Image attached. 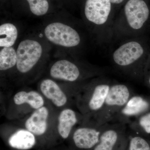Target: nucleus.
I'll list each match as a JSON object with an SVG mask.
<instances>
[{"mask_svg": "<svg viewBox=\"0 0 150 150\" xmlns=\"http://www.w3.org/2000/svg\"><path fill=\"white\" fill-rule=\"evenodd\" d=\"M112 84L108 81H97L81 88L76 101L84 121L94 120L102 110Z\"/></svg>", "mask_w": 150, "mask_h": 150, "instance_id": "nucleus-1", "label": "nucleus"}, {"mask_svg": "<svg viewBox=\"0 0 150 150\" xmlns=\"http://www.w3.org/2000/svg\"><path fill=\"white\" fill-rule=\"evenodd\" d=\"M48 51L44 41L38 38L31 36L23 39L16 48L17 73L21 76L32 73L45 61Z\"/></svg>", "mask_w": 150, "mask_h": 150, "instance_id": "nucleus-2", "label": "nucleus"}, {"mask_svg": "<svg viewBox=\"0 0 150 150\" xmlns=\"http://www.w3.org/2000/svg\"><path fill=\"white\" fill-rule=\"evenodd\" d=\"M134 95L126 85L112 83L102 110L93 121L100 124L111 122Z\"/></svg>", "mask_w": 150, "mask_h": 150, "instance_id": "nucleus-3", "label": "nucleus"}, {"mask_svg": "<svg viewBox=\"0 0 150 150\" xmlns=\"http://www.w3.org/2000/svg\"><path fill=\"white\" fill-rule=\"evenodd\" d=\"M43 35L48 43L65 50L77 47L81 42L80 35L76 30L69 23L59 21L46 24Z\"/></svg>", "mask_w": 150, "mask_h": 150, "instance_id": "nucleus-4", "label": "nucleus"}, {"mask_svg": "<svg viewBox=\"0 0 150 150\" xmlns=\"http://www.w3.org/2000/svg\"><path fill=\"white\" fill-rule=\"evenodd\" d=\"M109 123L100 124L93 120L84 121L70 136L75 147L80 150L93 149Z\"/></svg>", "mask_w": 150, "mask_h": 150, "instance_id": "nucleus-5", "label": "nucleus"}, {"mask_svg": "<svg viewBox=\"0 0 150 150\" xmlns=\"http://www.w3.org/2000/svg\"><path fill=\"white\" fill-rule=\"evenodd\" d=\"M49 74L51 79L54 80L69 83L79 81L88 76L79 66L67 59H59L54 62L50 67Z\"/></svg>", "mask_w": 150, "mask_h": 150, "instance_id": "nucleus-6", "label": "nucleus"}, {"mask_svg": "<svg viewBox=\"0 0 150 150\" xmlns=\"http://www.w3.org/2000/svg\"><path fill=\"white\" fill-rule=\"evenodd\" d=\"M144 50L139 43L130 41L117 48L113 54V61L120 68H132L144 54Z\"/></svg>", "mask_w": 150, "mask_h": 150, "instance_id": "nucleus-7", "label": "nucleus"}, {"mask_svg": "<svg viewBox=\"0 0 150 150\" xmlns=\"http://www.w3.org/2000/svg\"><path fill=\"white\" fill-rule=\"evenodd\" d=\"M150 108V103L147 100L140 96L134 95L111 122L129 124L132 118L139 117L146 113Z\"/></svg>", "mask_w": 150, "mask_h": 150, "instance_id": "nucleus-8", "label": "nucleus"}, {"mask_svg": "<svg viewBox=\"0 0 150 150\" xmlns=\"http://www.w3.org/2000/svg\"><path fill=\"white\" fill-rule=\"evenodd\" d=\"M124 11L128 24L134 30L142 28L149 15V8L143 0H129Z\"/></svg>", "mask_w": 150, "mask_h": 150, "instance_id": "nucleus-9", "label": "nucleus"}, {"mask_svg": "<svg viewBox=\"0 0 150 150\" xmlns=\"http://www.w3.org/2000/svg\"><path fill=\"white\" fill-rule=\"evenodd\" d=\"M110 0H86L84 13L87 20L94 24H104L111 10Z\"/></svg>", "mask_w": 150, "mask_h": 150, "instance_id": "nucleus-10", "label": "nucleus"}, {"mask_svg": "<svg viewBox=\"0 0 150 150\" xmlns=\"http://www.w3.org/2000/svg\"><path fill=\"white\" fill-rule=\"evenodd\" d=\"M126 124L110 122L100 135L97 144L92 150H114L126 130Z\"/></svg>", "mask_w": 150, "mask_h": 150, "instance_id": "nucleus-11", "label": "nucleus"}, {"mask_svg": "<svg viewBox=\"0 0 150 150\" xmlns=\"http://www.w3.org/2000/svg\"><path fill=\"white\" fill-rule=\"evenodd\" d=\"M49 115V109L45 105L34 110L25 120V129L35 135L37 139L43 137L48 131Z\"/></svg>", "mask_w": 150, "mask_h": 150, "instance_id": "nucleus-12", "label": "nucleus"}, {"mask_svg": "<svg viewBox=\"0 0 150 150\" xmlns=\"http://www.w3.org/2000/svg\"><path fill=\"white\" fill-rule=\"evenodd\" d=\"M83 121L82 115H79L71 108H65L58 116L57 129L59 137L62 139H67L71 136L74 127Z\"/></svg>", "mask_w": 150, "mask_h": 150, "instance_id": "nucleus-13", "label": "nucleus"}, {"mask_svg": "<svg viewBox=\"0 0 150 150\" xmlns=\"http://www.w3.org/2000/svg\"><path fill=\"white\" fill-rule=\"evenodd\" d=\"M39 89L43 96L52 102L56 107H64L69 99L59 84L51 78L43 79L39 83Z\"/></svg>", "mask_w": 150, "mask_h": 150, "instance_id": "nucleus-14", "label": "nucleus"}, {"mask_svg": "<svg viewBox=\"0 0 150 150\" xmlns=\"http://www.w3.org/2000/svg\"><path fill=\"white\" fill-rule=\"evenodd\" d=\"M35 135L26 130L20 129L11 134L7 139L10 147L16 150H29L35 147L37 144Z\"/></svg>", "mask_w": 150, "mask_h": 150, "instance_id": "nucleus-15", "label": "nucleus"}, {"mask_svg": "<svg viewBox=\"0 0 150 150\" xmlns=\"http://www.w3.org/2000/svg\"><path fill=\"white\" fill-rule=\"evenodd\" d=\"M14 103L20 106L26 105L34 110L44 106L45 101L42 94L35 91H21L16 93L13 97Z\"/></svg>", "mask_w": 150, "mask_h": 150, "instance_id": "nucleus-16", "label": "nucleus"}, {"mask_svg": "<svg viewBox=\"0 0 150 150\" xmlns=\"http://www.w3.org/2000/svg\"><path fill=\"white\" fill-rule=\"evenodd\" d=\"M18 29L14 23L4 22L0 25V47H12L18 37Z\"/></svg>", "mask_w": 150, "mask_h": 150, "instance_id": "nucleus-17", "label": "nucleus"}, {"mask_svg": "<svg viewBox=\"0 0 150 150\" xmlns=\"http://www.w3.org/2000/svg\"><path fill=\"white\" fill-rule=\"evenodd\" d=\"M17 62L16 48L13 46L1 48L0 71L1 73L16 69Z\"/></svg>", "mask_w": 150, "mask_h": 150, "instance_id": "nucleus-18", "label": "nucleus"}, {"mask_svg": "<svg viewBox=\"0 0 150 150\" xmlns=\"http://www.w3.org/2000/svg\"><path fill=\"white\" fill-rule=\"evenodd\" d=\"M30 11L33 15L41 16L48 13L50 8L48 0H25Z\"/></svg>", "mask_w": 150, "mask_h": 150, "instance_id": "nucleus-19", "label": "nucleus"}, {"mask_svg": "<svg viewBox=\"0 0 150 150\" xmlns=\"http://www.w3.org/2000/svg\"><path fill=\"white\" fill-rule=\"evenodd\" d=\"M129 124L130 127L134 130H142L146 134H150V112L141 115Z\"/></svg>", "mask_w": 150, "mask_h": 150, "instance_id": "nucleus-20", "label": "nucleus"}, {"mask_svg": "<svg viewBox=\"0 0 150 150\" xmlns=\"http://www.w3.org/2000/svg\"><path fill=\"white\" fill-rule=\"evenodd\" d=\"M129 150H150V145L144 138L139 136L132 137L129 141Z\"/></svg>", "mask_w": 150, "mask_h": 150, "instance_id": "nucleus-21", "label": "nucleus"}, {"mask_svg": "<svg viewBox=\"0 0 150 150\" xmlns=\"http://www.w3.org/2000/svg\"><path fill=\"white\" fill-rule=\"evenodd\" d=\"M110 2L115 4H119L123 1V0H110Z\"/></svg>", "mask_w": 150, "mask_h": 150, "instance_id": "nucleus-22", "label": "nucleus"}, {"mask_svg": "<svg viewBox=\"0 0 150 150\" xmlns=\"http://www.w3.org/2000/svg\"><path fill=\"white\" fill-rule=\"evenodd\" d=\"M149 85H150V77H149Z\"/></svg>", "mask_w": 150, "mask_h": 150, "instance_id": "nucleus-23", "label": "nucleus"}]
</instances>
